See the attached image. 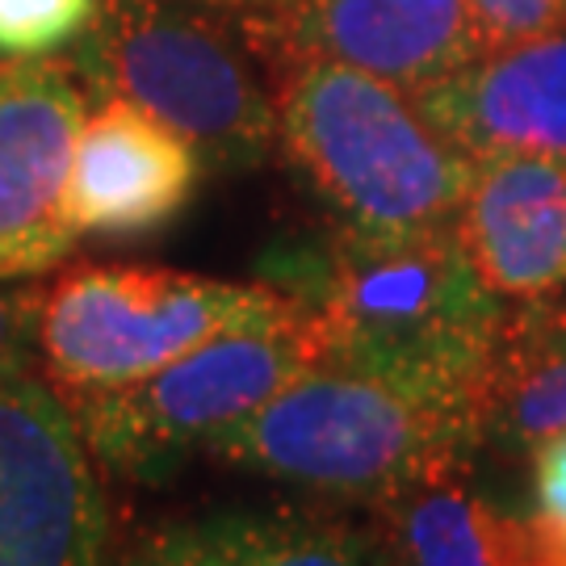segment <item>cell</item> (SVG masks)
Returning a JSON list of instances; mask_svg holds the SVG:
<instances>
[{
  "label": "cell",
  "mask_w": 566,
  "mask_h": 566,
  "mask_svg": "<svg viewBox=\"0 0 566 566\" xmlns=\"http://www.w3.org/2000/svg\"><path fill=\"white\" fill-rule=\"evenodd\" d=\"M202 156L122 102L88 114L72 151L67 219L76 235H147L172 223L193 198Z\"/></svg>",
  "instance_id": "8fae6325"
},
{
  "label": "cell",
  "mask_w": 566,
  "mask_h": 566,
  "mask_svg": "<svg viewBox=\"0 0 566 566\" xmlns=\"http://www.w3.org/2000/svg\"><path fill=\"white\" fill-rule=\"evenodd\" d=\"M214 9L181 0H102L72 67L102 102L181 135L214 168H252L277 143V102Z\"/></svg>",
  "instance_id": "277c9868"
},
{
  "label": "cell",
  "mask_w": 566,
  "mask_h": 566,
  "mask_svg": "<svg viewBox=\"0 0 566 566\" xmlns=\"http://www.w3.org/2000/svg\"><path fill=\"white\" fill-rule=\"evenodd\" d=\"M235 566H390L382 533L332 516H231Z\"/></svg>",
  "instance_id": "9a60e30c"
},
{
  "label": "cell",
  "mask_w": 566,
  "mask_h": 566,
  "mask_svg": "<svg viewBox=\"0 0 566 566\" xmlns=\"http://www.w3.org/2000/svg\"><path fill=\"white\" fill-rule=\"evenodd\" d=\"M235 30L273 72L340 63L411 97L483 55L465 0H282Z\"/></svg>",
  "instance_id": "ba28073f"
},
{
  "label": "cell",
  "mask_w": 566,
  "mask_h": 566,
  "mask_svg": "<svg viewBox=\"0 0 566 566\" xmlns=\"http://www.w3.org/2000/svg\"><path fill=\"white\" fill-rule=\"evenodd\" d=\"M277 143L336 227L399 235L453 227L474 156L420 114L411 93L340 63L273 72Z\"/></svg>",
  "instance_id": "7a4b0ae2"
},
{
  "label": "cell",
  "mask_w": 566,
  "mask_h": 566,
  "mask_svg": "<svg viewBox=\"0 0 566 566\" xmlns=\"http://www.w3.org/2000/svg\"><path fill=\"white\" fill-rule=\"evenodd\" d=\"M0 566H109L102 465L34 369L0 378Z\"/></svg>",
  "instance_id": "52a82bcc"
},
{
  "label": "cell",
  "mask_w": 566,
  "mask_h": 566,
  "mask_svg": "<svg viewBox=\"0 0 566 566\" xmlns=\"http://www.w3.org/2000/svg\"><path fill=\"white\" fill-rule=\"evenodd\" d=\"M483 51L537 39L566 25V0H465Z\"/></svg>",
  "instance_id": "ac0fdd59"
},
{
  "label": "cell",
  "mask_w": 566,
  "mask_h": 566,
  "mask_svg": "<svg viewBox=\"0 0 566 566\" xmlns=\"http://www.w3.org/2000/svg\"><path fill=\"white\" fill-rule=\"evenodd\" d=\"M84 118L72 63H0V282L39 277L72 252L67 177Z\"/></svg>",
  "instance_id": "9c48e42d"
},
{
  "label": "cell",
  "mask_w": 566,
  "mask_h": 566,
  "mask_svg": "<svg viewBox=\"0 0 566 566\" xmlns=\"http://www.w3.org/2000/svg\"><path fill=\"white\" fill-rule=\"evenodd\" d=\"M474 416L479 441L504 453L566 432V290L504 306Z\"/></svg>",
  "instance_id": "4fadbf2b"
},
{
  "label": "cell",
  "mask_w": 566,
  "mask_h": 566,
  "mask_svg": "<svg viewBox=\"0 0 566 566\" xmlns=\"http://www.w3.org/2000/svg\"><path fill=\"white\" fill-rule=\"evenodd\" d=\"M303 269L285 294L319 315L324 361L474 416L507 303L479 277L458 223L399 235L336 227Z\"/></svg>",
  "instance_id": "6da1fadb"
},
{
  "label": "cell",
  "mask_w": 566,
  "mask_h": 566,
  "mask_svg": "<svg viewBox=\"0 0 566 566\" xmlns=\"http://www.w3.org/2000/svg\"><path fill=\"white\" fill-rule=\"evenodd\" d=\"M458 240L504 303L566 290V160L495 151L474 160Z\"/></svg>",
  "instance_id": "30bf717a"
},
{
  "label": "cell",
  "mask_w": 566,
  "mask_h": 566,
  "mask_svg": "<svg viewBox=\"0 0 566 566\" xmlns=\"http://www.w3.org/2000/svg\"><path fill=\"white\" fill-rule=\"evenodd\" d=\"M319 361L324 327L298 298L273 319L227 327L143 382L81 395L67 407L105 474L164 483L193 449L248 420Z\"/></svg>",
  "instance_id": "5b68a950"
},
{
  "label": "cell",
  "mask_w": 566,
  "mask_h": 566,
  "mask_svg": "<svg viewBox=\"0 0 566 566\" xmlns=\"http://www.w3.org/2000/svg\"><path fill=\"white\" fill-rule=\"evenodd\" d=\"M479 420L462 407L319 361L248 420L219 432L206 453L277 483L382 507L386 500L470 465Z\"/></svg>",
  "instance_id": "3957f363"
},
{
  "label": "cell",
  "mask_w": 566,
  "mask_h": 566,
  "mask_svg": "<svg viewBox=\"0 0 566 566\" xmlns=\"http://www.w3.org/2000/svg\"><path fill=\"white\" fill-rule=\"evenodd\" d=\"M528 470H533V516L566 533V432L533 449Z\"/></svg>",
  "instance_id": "ffe728a7"
},
{
  "label": "cell",
  "mask_w": 566,
  "mask_h": 566,
  "mask_svg": "<svg viewBox=\"0 0 566 566\" xmlns=\"http://www.w3.org/2000/svg\"><path fill=\"white\" fill-rule=\"evenodd\" d=\"M416 105L474 160L495 151L566 160V25L483 51L462 72L416 93Z\"/></svg>",
  "instance_id": "7c38bea8"
},
{
  "label": "cell",
  "mask_w": 566,
  "mask_h": 566,
  "mask_svg": "<svg viewBox=\"0 0 566 566\" xmlns=\"http://www.w3.org/2000/svg\"><path fill=\"white\" fill-rule=\"evenodd\" d=\"M378 512L390 566H525L528 516L474 491L465 465L386 500Z\"/></svg>",
  "instance_id": "5bb4252c"
},
{
  "label": "cell",
  "mask_w": 566,
  "mask_h": 566,
  "mask_svg": "<svg viewBox=\"0 0 566 566\" xmlns=\"http://www.w3.org/2000/svg\"><path fill=\"white\" fill-rule=\"evenodd\" d=\"M181 4H198V9H214V13H269L282 0H181Z\"/></svg>",
  "instance_id": "44dd1931"
},
{
  "label": "cell",
  "mask_w": 566,
  "mask_h": 566,
  "mask_svg": "<svg viewBox=\"0 0 566 566\" xmlns=\"http://www.w3.org/2000/svg\"><path fill=\"white\" fill-rule=\"evenodd\" d=\"M122 566H235L231 516L156 528L147 542L126 554Z\"/></svg>",
  "instance_id": "e0dca14e"
},
{
  "label": "cell",
  "mask_w": 566,
  "mask_h": 566,
  "mask_svg": "<svg viewBox=\"0 0 566 566\" xmlns=\"http://www.w3.org/2000/svg\"><path fill=\"white\" fill-rule=\"evenodd\" d=\"M102 0H0V55L39 60L81 39Z\"/></svg>",
  "instance_id": "2e32d148"
},
{
  "label": "cell",
  "mask_w": 566,
  "mask_h": 566,
  "mask_svg": "<svg viewBox=\"0 0 566 566\" xmlns=\"http://www.w3.org/2000/svg\"><path fill=\"white\" fill-rule=\"evenodd\" d=\"M298 303L269 282H214L177 269L81 264L42 285L39 357L63 399L143 382L219 332Z\"/></svg>",
  "instance_id": "8992f818"
},
{
  "label": "cell",
  "mask_w": 566,
  "mask_h": 566,
  "mask_svg": "<svg viewBox=\"0 0 566 566\" xmlns=\"http://www.w3.org/2000/svg\"><path fill=\"white\" fill-rule=\"evenodd\" d=\"M39 294L42 285L0 282V378L30 369L39 353Z\"/></svg>",
  "instance_id": "d6986e66"
}]
</instances>
